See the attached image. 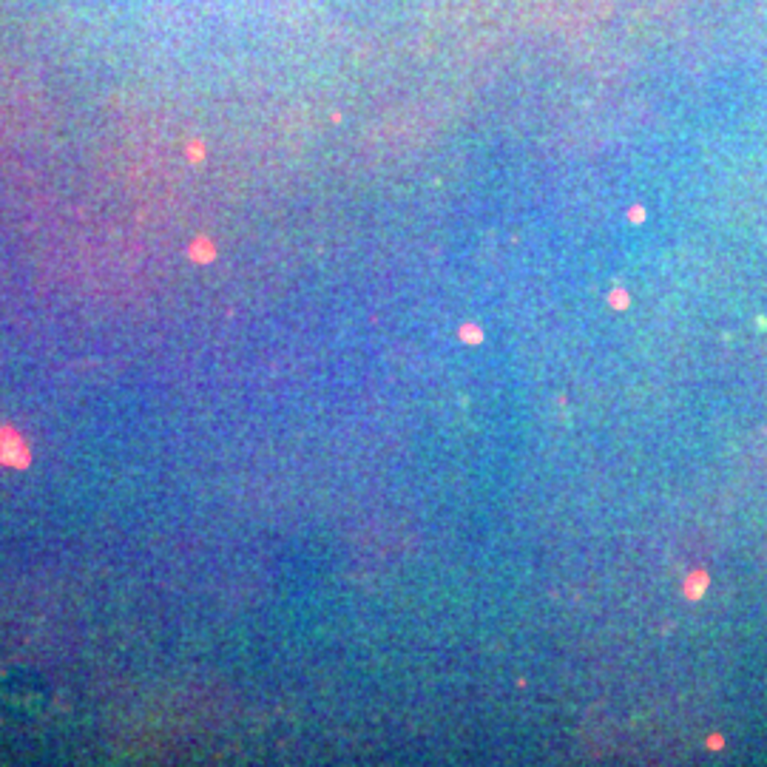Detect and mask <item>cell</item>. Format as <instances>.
Returning <instances> with one entry per match:
<instances>
[{
    "label": "cell",
    "instance_id": "obj_1",
    "mask_svg": "<svg viewBox=\"0 0 767 767\" xmlns=\"http://www.w3.org/2000/svg\"><path fill=\"white\" fill-rule=\"evenodd\" d=\"M0 463H9V466L29 463V452H26L23 441L9 430H0Z\"/></svg>",
    "mask_w": 767,
    "mask_h": 767
}]
</instances>
